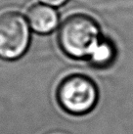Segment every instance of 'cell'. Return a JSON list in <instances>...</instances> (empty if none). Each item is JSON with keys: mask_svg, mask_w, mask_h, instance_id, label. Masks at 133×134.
<instances>
[{"mask_svg": "<svg viewBox=\"0 0 133 134\" xmlns=\"http://www.w3.org/2000/svg\"><path fill=\"white\" fill-rule=\"evenodd\" d=\"M30 29L40 34L52 32L59 24V15L54 7L43 3L32 5L26 12Z\"/></svg>", "mask_w": 133, "mask_h": 134, "instance_id": "obj_4", "label": "cell"}, {"mask_svg": "<svg viewBox=\"0 0 133 134\" xmlns=\"http://www.w3.org/2000/svg\"><path fill=\"white\" fill-rule=\"evenodd\" d=\"M115 58V45L111 40L104 38L101 40L99 45L93 51L92 55L89 57L88 61L91 65L96 68H105L113 63Z\"/></svg>", "mask_w": 133, "mask_h": 134, "instance_id": "obj_5", "label": "cell"}, {"mask_svg": "<svg viewBox=\"0 0 133 134\" xmlns=\"http://www.w3.org/2000/svg\"><path fill=\"white\" fill-rule=\"evenodd\" d=\"M27 20L18 12L0 14V58L16 60L29 48L30 30Z\"/></svg>", "mask_w": 133, "mask_h": 134, "instance_id": "obj_3", "label": "cell"}, {"mask_svg": "<svg viewBox=\"0 0 133 134\" xmlns=\"http://www.w3.org/2000/svg\"><path fill=\"white\" fill-rule=\"evenodd\" d=\"M57 39L66 56L88 60L103 37L98 23L92 17L74 14L61 24Z\"/></svg>", "mask_w": 133, "mask_h": 134, "instance_id": "obj_1", "label": "cell"}, {"mask_svg": "<svg viewBox=\"0 0 133 134\" xmlns=\"http://www.w3.org/2000/svg\"><path fill=\"white\" fill-rule=\"evenodd\" d=\"M98 88L92 78L82 74H73L58 84L56 98L61 108L71 115L91 112L98 101Z\"/></svg>", "mask_w": 133, "mask_h": 134, "instance_id": "obj_2", "label": "cell"}, {"mask_svg": "<svg viewBox=\"0 0 133 134\" xmlns=\"http://www.w3.org/2000/svg\"><path fill=\"white\" fill-rule=\"evenodd\" d=\"M41 3L46 4L48 6H51V7H59V6H62L63 4H65L68 1V0H39Z\"/></svg>", "mask_w": 133, "mask_h": 134, "instance_id": "obj_6", "label": "cell"}]
</instances>
